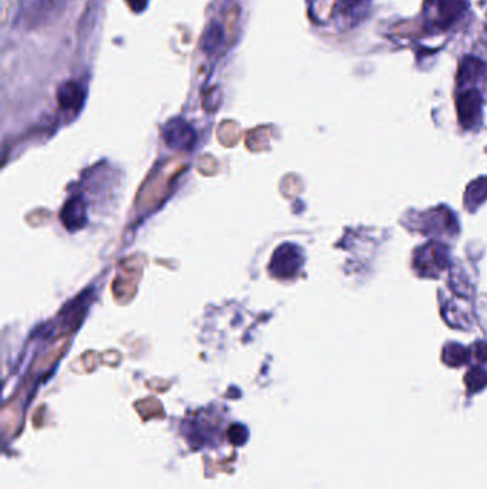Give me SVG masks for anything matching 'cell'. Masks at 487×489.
<instances>
[{"label":"cell","mask_w":487,"mask_h":489,"mask_svg":"<svg viewBox=\"0 0 487 489\" xmlns=\"http://www.w3.org/2000/svg\"><path fill=\"white\" fill-rule=\"evenodd\" d=\"M469 358L468 349L459 344H448L443 349V359L450 365L464 364Z\"/></svg>","instance_id":"7c38bea8"},{"label":"cell","mask_w":487,"mask_h":489,"mask_svg":"<svg viewBox=\"0 0 487 489\" xmlns=\"http://www.w3.org/2000/svg\"><path fill=\"white\" fill-rule=\"evenodd\" d=\"M302 265L300 252L293 244H283L282 248L276 251L272 260V269L277 276H293Z\"/></svg>","instance_id":"277c9868"},{"label":"cell","mask_w":487,"mask_h":489,"mask_svg":"<svg viewBox=\"0 0 487 489\" xmlns=\"http://www.w3.org/2000/svg\"><path fill=\"white\" fill-rule=\"evenodd\" d=\"M486 380V375L481 369H472V372L468 376V381L470 385H477V384H483V381Z\"/></svg>","instance_id":"5bb4252c"},{"label":"cell","mask_w":487,"mask_h":489,"mask_svg":"<svg viewBox=\"0 0 487 489\" xmlns=\"http://www.w3.org/2000/svg\"><path fill=\"white\" fill-rule=\"evenodd\" d=\"M66 0H21V20L29 26H37L50 17H55L64 6Z\"/></svg>","instance_id":"7a4b0ae2"},{"label":"cell","mask_w":487,"mask_h":489,"mask_svg":"<svg viewBox=\"0 0 487 489\" xmlns=\"http://www.w3.org/2000/svg\"><path fill=\"white\" fill-rule=\"evenodd\" d=\"M457 116L463 127H473L481 118V96L475 89L466 91L457 98Z\"/></svg>","instance_id":"3957f363"},{"label":"cell","mask_w":487,"mask_h":489,"mask_svg":"<svg viewBox=\"0 0 487 489\" xmlns=\"http://www.w3.org/2000/svg\"><path fill=\"white\" fill-rule=\"evenodd\" d=\"M475 353L479 361H487V344L486 342H477L475 345Z\"/></svg>","instance_id":"9a60e30c"},{"label":"cell","mask_w":487,"mask_h":489,"mask_svg":"<svg viewBox=\"0 0 487 489\" xmlns=\"http://www.w3.org/2000/svg\"><path fill=\"white\" fill-rule=\"evenodd\" d=\"M484 72V64L476 57H466L463 60L457 79L460 83H470L477 80Z\"/></svg>","instance_id":"30bf717a"},{"label":"cell","mask_w":487,"mask_h":489,"mask_svg":"<svg viewBox=\"0 0 487 489\" xmlns=\"http://www.w3.org/2000/svg\"><path fill=\"white\" fill-rule=\"evenodd\" d=\"M370 0H344L343 12L351 16H359L360 12H365L369 6Z\"/></svg>","instance_id":"4fadbf2b"},{"label":"cell","mask_w":487,"mask_h":489,"mask_svg":"<svg viewBox=\"0 0 487 489\" xmlns=\"http://www.w3.org/2000/svg\"><path fill=\"white\" fill-rule=\"evenodd\" d=\"M57 98L63 109H77L83 100L82 87L75 82H66L60 86Z\"/></svg>","instance_id":"9c48e42d"},{"label":"cell","mask_w":487,"mask_h":489,"mask_svg":"<svg viewBox=\"0 0 487 489\" xmlns=\"http://www.w3.org/2000/svg\"><path fill=\"white\" fill-rule=\"evenodd\" d=\"M487 199V177H479L473 181L464 193V205L473 212Z\"/></svg>","instance_id":"ba28073f"},{"label":"cell","mask_w":487,"mask_h":489,"mask_svg":"<svg viewBox=\"0 0 487 489\" xmlns=\"http://www.w3.org/2000/svg\"><path fill=\"white\" fill-rule=\"evenodd\" d=\"M422 231L429 233H456V217L448 208H437L426 213L422 219Z\"/></svg>","instance_id":"5b68a950"},{"label":"cell","mask_w":487,"mask_h":489,"mask_svg":"<svg viewBox=\"0 0 487 489\" xmlns=\"http://www.w3.org/2000/svg\"><path fill=\"white\" fill-rule=\"evenodd\" d=\"M221 40H223V29L219 24H212L206 29L203 37H202V49L206 53H213L216 49L220 46Z\"/></svg>","instance_id":"8fae6325"},{"label":"cell","mask_w":487,"mask_h":489,"mask_svg":"<svg viewBox=\"0 0 487 489\" xmlns=\"http://www.w3.org/2000/svg\"><path fill=\"white\" fill-rule=\"evenodd\" d=\"M127 3L135 12H142L147 5V0H127Z\"/></svg>","instance_id":"2e32d148"},{"label":"cell","mask_w":487,"mask_h":489,"mask_svg":"<svg viewBox=\"0 0 487 489\" xmlns=\"http://www.w3.org/2000/svg\"><path fill=\"white\" fill-rule=\"evenodd\" d=\"M165 135L169 145L174 148H190L194 139L193 129L181 119L169 122L165 130Z\"/></svg>","instance_id":"8992f818"},{"label":"cell","mask_w":487,"mask_h":489,"mask_svg":"<svg viewBox=\"0 0 487 489\" xmlns=\"http://www.w3.org/2000/svg\"><path fill=\"white\" fill-rule=\"evenodd\" d=\"M468 0H437L439 24L446 28L459 20L468 9Z\"/></svg>","instance_id":"52a82bcc"},{"label":"cell","mask_w":487,"mask_h":489,"mask_svg":"<svg viewBox=\"0 0 487 489\" xmlns=\"http://www.w3.org/2000/svg\"><path fill=\"white\" fill-rule=\"evenodd\" d=\"M414 268L420 276L437 278L449 265V251L445 244L430 242L419 248L414 256Z\"/></svg>","instance_id":"6da1fadb"}]
</instances>
